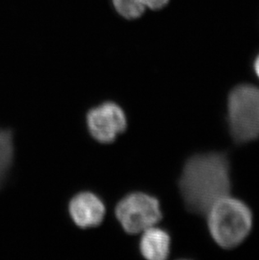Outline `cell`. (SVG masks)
I'll return each instance as SVG.
<instances>
[{"label": "cell", "mask_w": 259, "mask_h": 260, "mask_svg": "<svg viewBox=\"0 0 259 260\" xmlns=\"http://www.w3.org/2000/svg\"><path fill=\"white\" fill-rule=\"evenodd\" d=\"M205 216L210 237L224 249L242 244L251 233L253 224L249 206L231 194L213 204Z\"/></svg>", "instance_id": "7a4b0ae2"}, {"label": "cell", "mask_w": 259, "mask_h": 260, "mask_svg": "<svg viewBox=\"0 0 259 260\" xmlns=\"http://www.w3.org/2000/svg\"><path fill=\"white\" fill-rule=\"evenodd\" d=\"M140 250L145 258L149 260H164L170 253L171 239L164 229L152 226L142 232Z\"/></svg>", "instance_id": "52a82bcc"}, {"label": "cell", "mask_w": 259, "mask_h": 260, "mask_svg": "<svg viewBox=\"0 0 259 260\" xmlns=\"http://www.w3.org/2000/svg\"><path fill=\"white\" fill-rule=\"evenodd\" d=\"M69 212L74 223L81 229L99 226L103 221L105 207L103 202L90 192L79 193L69 204Z\"/></svg>", "instance_id": "8992f818"}, {"label": "cell", "mask_w": 259, "mask_h": 260, "mask_svg": "<svg viewBox=\"0 0 259 260\" xmlns=\"http://www.w3.org/2000/svg\"><path fill=\"white\" fill-rule=\"evenodd\" d=\"M15 157L14 138L11 131L0 129V189L7 179Z\"/></svg>", "instance_id": "ba28073f"}, {"label": "cell", "mask_w": 259, "mask_h": 260, "mask_svg": "<svg viewBox=\"0 0 259 260\" xmlns=\"http://www.w3.org/2000/svg\"><path fill=\"white\" fill-rule=\"evenodd\" d=\"M113 4L119 14L129 20L140 17L146 9L143 0H113Z\"/></svg>", "instance_id": "9c48e42d"}, {"label": "cell", "mask_w": 259, "mask_h": 260, "mask_svg": "<svg viewBox=\"0 0 259 260\" xmlns=\"http://www.w3.org/2000/svg\"><path fill=\"white\" fill-rule=\"evenodd\" d=\"M179 189L188 211L205 216L213 204L231 194L230 159L225 152H203L185 162Z\"/></svg>", "instance_id": "6da1fadb"}, {"label": "cell", "mask_w": 259, "mask_h": 260, "mask_svg": "<svg viewBox=\"0 0 259 260\" xmlns=\"http://www.w3.org/2000/svg\"><path fill=\"white\" fill-rule=\"evenodd\" d=\"M87 123L92 137L101 143L114 142L127 125L122 109L111 102L91 110L87 116Z\"/></svg>", "instance_id": "5b68a950"}, {"label": "cell", "mask_w": 259, "mask_h": 260, "mask_svg": "<svg viewBox=\"0 0 259 260\" xmlns=\"http://www.w3.org/2000/svg\"><path fill=\"white\" fill-rule=\"evenodd\" d=\"M226 124L236 144L259 139V87L241 84L230 91L226 103Z\"/></svg>", "instance_id": "3957f363"}, {"label": "cell", "mask_w": 259, "mask_h": 260, "mask_svg": "<svg viewBox=\"0 0 259 260\" xmlns=\"http://www.w3.org/2000/svg\"><path fill=\"white\" fill-rule=\"evenodd\" d=\"M253 70H254L256 76L259 79V54L255 58L254 62H253Z\"/></svg>", "instance_id": "8fae6325"}, {"label": "cell", "mask_w": 259, "mask_h": 260, "mask_svg": "<svg viewBox=\"0 0 259 260\" xmlns=\"http://www.w3.org/2000/svg\"><path fill=\"white\" fill-rule=\"evenodd\" d=\"M115 215L123 229L129 234L141 233L156 226L163 216L158 201L139 192L123 198L116 206Z\"/></svg>", "instance_id": "277c9868"}, {"label": "cell", "mask_w": 259, "mask_h": 260, "mask_svg": "<svg viewBox=\"0 0 259 260\" xmlns=\"http://www.w3.org/2000/svg\"><path fill=\"white\" fill-rule=\"evenodd\" d=\"M169 0H143L146 7L152 10H160L169 3Z\"/></svg>", "instance_id": "30bf717a"}]
</instances>
